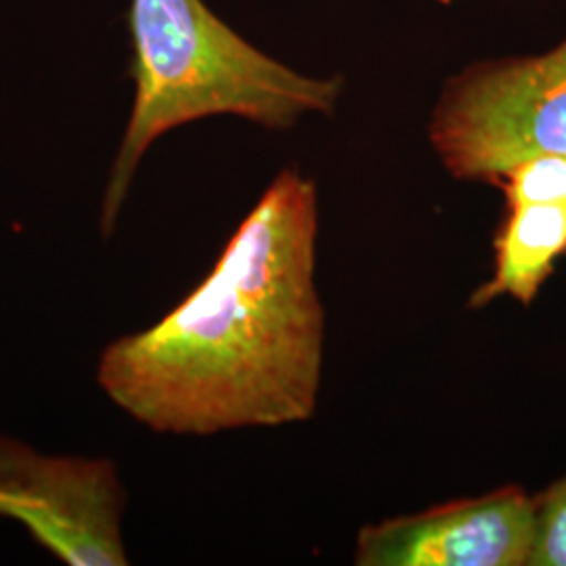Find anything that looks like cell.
Instances as JSON below:
<instances>
[{
  "mask_svg": "<svg viewBox=\"0 0 566 566\" xmlns=\"http://www.w3.org/2000/svg\"><path fill=\"white\" fill-rule=\"evenodd\" d=\"M317 238V187L285 168L181 303L103 348L107 401L172 437L308 422L324 378Z\"/></svg>",
  "mask_w": 566,
  "mask_h": 566,
  "instance_id": "cell-1",
  "label": "cell"
},
{
  "mask_svg": "<svg viewBox=\"0 0 566 566\" xmlns=\"http://www.w3.org/2000/svg\"><path fill=\"white\" fill-rule=\"evenodd\" d=\"M135 97L103 191L107 240L147 149L163 135L212 116L285 130L308 114H332L340 78H313L280 63L231 30L203 0H133Z\"/></svg>",
  "mask_w": 566,
  "mask_h": 566,
  "instance_id": "cell-2",
  "label": "cell"
},
{
  "mask_svg": "<svg viewBox=\"0 0 566 566\" xmlns=\"http://www.w3.org/2000/svg\"><path fill=\"white\" fill-rule=\"evenodd\" d=\"M428 139L462 181L495 182L531 156H566V39L544 55L474 63L447 81Z\"/></svg>",
  "mask_w": 566,
  "mask_h": 566,
  "instance_id": "cell-3",
  "label": "cell"
},
{
  "mask_svg": "<svg viewBox=\"0 0 566 566\" xmlns=\"http://www.w3.org/2000/svg\"><path fill=\"white\" fill-rule=\"evenodd\" d=\"M126 489L103 455L44 453L0 434V518L67 566H126Z\"/></svg>",
  "mask_w": 566,
  "mask_h": 566,
  "instance_id": "cell-4",
  "label": "cell"
},
{
  "mask_svg": "<svg viewBox=\"0 0 566 566\" xmlns=\"http://www.w3.org/2000/svg\"><path fill=\"white\" fill-rule=\"evenodd\" d=\"M537 504L521 486L397 516L359 531L357 566H528Z\"/></svg>",
  "mask_w": 566,
  "mask_h": 566,
  "instance_id": "cell-5",
  "label": "cell"
},
{
  "mask_svg": "<svg viewBox=\"0 0 566 566\" xmlns=\"http://www.w3.org/2000/svg\"><path fill=\"white\" fill-rule=\"evenodd\" d=\"M565 254L566 206H507L506 219L495 235L493 277L472 292L468 306L483 308L502 296L528 306Z\"/></svg>",
  "mask_w": 566,
  "mask_h": 566,
  "instance_id": "cell-6",
  "label": "cell"
},
{
  "mask_svg": "<svg viewBox=\"0 0 566 566\" xmlns=\"http://www.w3.org/2000/svg\"><path fill=\"white\" fill-rule=\"evenodd\" d=\"M506 206L563 203L566 206V156L539 154L510 166L495 182Z\"/></svg>",
  "mask_w": 566,
  "mask_h": 566,
  "instance_id": "cell-7",
  "label": "cell"
},
{
  "mask_svg": "<svg viewBox=\"0 0 566 566\" xmlns=\"http://www.w3.org/2000/svg\"><path fill=\"white\" fill-rule=\"evenodd\" d=\"M537 504V544L528 566H566V476L556 481Z\"/></svg>",
  "mask_w": 566,
  "mask_h": 566,
  "instance_id": "cell-8",
  "label": "cell"
},
{
  "mask_svg": "<svg viewBox=\"0 0 566 566\" xmlns=\"http://www.w3.org/2000/svg\"><path fill=\"white\" fill-rule=\"evenodd\" d=\"M437 2H441V4H449L451 0H437Z\"/></svg>",
  "mask_w": 566,
  "mask_h": 566,
  "instance_id": "cell-9",
  "label": "cell"
}]
</instances>
